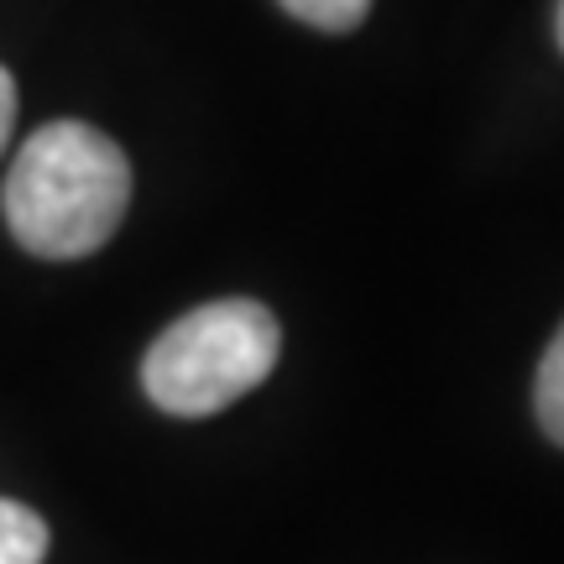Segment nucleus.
<instances>
[{
	"mask_svg": "<svg viewBox=\"0 0 564 564\" xmlns=\"http://www.w3.org/2000/svg\"><path fill=\"white\" fill-rule=\"evenodd\" d=\"M0 204L11 236L32 257L74 262L121 230L131 204V162L95 126L53 121L21 141Z\"/></svg>",
	"mask_w": 564,
	"mask_h": 564,
	"instance_id": "nucleus-1",
	"label": "nucleus"
},
{
	"mask_svg": "<svg viewBox=\"0 0 564 564\" xmlns=\"http://www.w3.org/2000/svg\"><path fill=\"white\" fill-rule=\"evenodd\" d=\"M554 37H560V47H564V0H560V11H554Z\"/></svg>",
	"mask_w": 564,
	"mask_h": 564,
	"instance_id": "nucleus-7",
	"label": "nucleus"
},
{
	"mask_svg": "<svg viewBox=\"0 0 564 564\" xmlns=\"http://www.w3.org/2000/svg\"><path fill=\"white\" fill-rule=\"evenodd\" d=\"M11 126H17V79L0 68V152L11 141Z\"/></svg>",
	"mask_w": 564,
	"mask_h": 564,
	"instance_id": "nucleus-6",
	"label": "nucleus"
},
{
	"mask_svg": "<svg viewBox=\"0 0 564 564\" xmlns=\"http://www.w3.org/2000/svg\"><path fill=\"white\" fill-rule=\"evenodd\" d=\"M278 6L288 17L319 26V32H350V26H361L366 11H371V0H278Z\"/></svg>",
	"mask_w": 564,
	"mask_h": 564,
	"instance_id": "nucleus-5",
	"label": "nucleus"
},
{
	"mask_svg": "<svg viewBox=\"0 0 564 564\" xmlns=\"http://www.w3.org/2000/svg\"><path fill=\"white\" fill-rule=\"evenodd\" d=\"M533 408H539V423L554 444H564V324L560 335L549 340L544 361H539V387H533Z\"/></svg>",
	"mask_w": 564,
	"mask_h": 564,
	"instance_id": "nucleus-4",
	"label": "nucleus"
},
{
	"mask_svg": "<svg viewBox=\"0 0 564 564\" xmlns=\"http://www.w3.org/2000/svg\"><path fill=\"white\" fill-rule=\"evenodd\" d=\"M47 560V523L32 507L0 497V564H42Z\"/></svg>",
	"mask_w": 564,
	"mask_h": 564,
	"instance_id": "nucleus-3",
	"label": "nucleus"
},
{
	"mask_svg": "<svg viewBox=\"0 0 564 564\" xmlns=\"http://www.w3.org/2000/svg\"><path fill=\"white\" fill-rule=\"evenodd\" d=\"M278 350L282 329L272 308L257 299H220L162 329L141 361V387L162 413L204 419L267 382Z\"/></svg>",
	"mask_w": 564,
	"mask_h": 564,
	"instance_id": "nucleus-2",
	"label": "nucleus"
}]
</instances>
